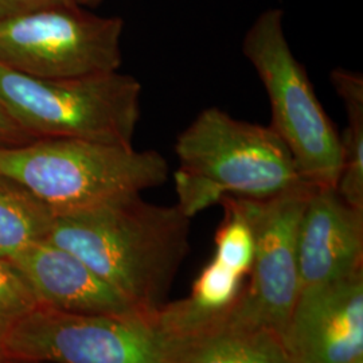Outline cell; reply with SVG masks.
Listing matches in <instances>:
<instances>
[{
  "label": "cell",
  "instance_id": "6da1fadb",
  "mask_svg": "<svg viewBox=\"0 0 363 363\" xmlns=\"http://www.w3.org/2000/svg\"><path fill=\"white\" fill-rule=\"evenodd\" d=\"M190 218L128 194L54 214L46 241L81 259L142 311L155 315L189 253Z\"/></svg>",
  "mask_w": 363,
  "mask_h": 363
},
{
  "label": "cell",
  "instance_id": "7a4b0ae2",
  "mask_svg": "<svg viewBox=\"0 0 363 363\" xmlns=\"http://www.w3.org/2000/svg\"><path fill=\"white\" fill-rule=\"evenodd\" d=\"M174 151L178 206L189 218L228 195L264 199L307 184L269 125L237 120L218 108L195 117Z\"/></svg>",
  "mask_w": 363,
  "mask_h": 363
},
{
  "label": "cell",
  "instance_id": "3957f363",
  "mask_svg": "<svg viewBox=\"0 0 363 363\" xmlns=\"http://www.w3.org/2000/svg\"><path fill=\"white\" fill-rule=\"evenodd\" d=\"M157 151L81 139H38L0 147V174L25 186L54 214L140 194L169 179Z\"/></svg>",
  "mask_w": 363,
  "mask_h": 363
},
{
  "label": "cell",
  "instance_id": "277c9868",
  "mask_svg": "<svg viewBox=\"0 0 363 363\" xmlns=\"http://www.w3.org/2000/svg\"><path fill=\"white\" fill-rule=\"evenodd\" d=\"M142 85L117 72L38 78L0 65V103L35 139H81L130 147Z\"/></svg>",
  "mask_w": 363,
  "mask_h": 363
},
{
  "label": "cell",
  "instance_id": "5b68a950",
  "mask_svg": "<svg viewBox=\"0 0 363 363\" xmlns=\"http://www.w3.org/2000/svg\"><path fill=\"white\" fill-rule=\"evenodd\" d=\"M242 52L257 72L271 105V128L286 144L298 175L312 187H337L342 144L306 67L291 50L279 7L259 13L249 27Z\"/></svg>",
  "mask_w": 363,
  "mask_h": 363
},
{
  "label": "cell",
  "instance_id": "8992f818",
  "mask_svg": "<svg viewBox=\"0 0 363 363\" xmlns=\"http://www.w3.org/2000/svg\"><path fill=\"white\" fill-rule=\"evenodd\" d=\"M183 339L155 315H85L38 306L0 342L3 358L35 363H182Z\"/></svg>",
  "mask_w": 363,
  "mask_h": 363
},
{
  "label": "cell",
  "instance_id": "52a82bcc",
  "mask_svg": "<svg viewBox=\"0 0 363 363\" xmlns=\"http://www.w3.org/2000/svg\"><path fill=\"white\" fill-rule=\"evenodd\" d=\"M120 16L62 4L0 22V65L38 78L117 72L123 62Z\"/></svg>",
  "mask_w": 363,
  "mask_h": 363
},
{
  "label": "cell",
  "instance_id": "ba28073f",
  "mask_svg": "<svg viewBox=\"0 0 363 363\" xmlns=\"http://www.w3.org/2000/svg\"><path fill=\"white\" fill-rule=\"evenodd\" d=\"M313 189L301 184L264 199L235 196L253 232L255 255L230 322L283 335L298 296V228Z\"/></svg>",
  "mask_w": 363,
  "mask_h": 363
},
{
  "label": "cell",
  "instance_id": "9c48e42d",
  "mask_svg": "<svg viewBox=\"0 0 363 363\" xmlns=\"http://www.w3.org/2000/svg\"><path fill=\"white\" fill-rule=\"evenodd\" d=\"M281 342L292 363L363 361V271L300 291Z\"/></svg>",
  "mask_w": 363,
  "mask_h": 363
},
{
  "label": "cell",
  "instance_id": "30bf717a",
  "mask_svg": "<svg viewBox=\"0 0 363 363\" xmlns=\"http://www.w3.org/2000/svg\"><path fill=\"white\" fill-rule=\"evenodd\" d=\"M362 264L363 210L337 187H315L298 228V292L361 272Z\"/></svg>",
  "mask_w": 363,
  "mask_h": 363
},
{
  "label": "cell",
  "instance_id": "8fae6325",
  "mask_svg": "<svg viewBox=\"0 0 363 363\" xmlns=\"http://www.w3.org/2000/svg\"><path fill=\"white\" fill-rule=\"evenodd\" d=\"M7 261L26 280L40 306L85 315H150L81 259L49 241L26 247Z\"/></svg>",
  "mask_w": 363,
  "mask_h": 363
},
{
  "label": "cell",
  "instance_id": "7c38bea8",
  "mask_svg": "<svg viewBox=\"0 0 363 363\" xmlns=\"http://www.w3.org/2000/svg\"><path fill=\"white\" fill-rule=\"evenodd\" d=\"M182 363L292 362L276 333L226 318L195 337L183 339Z\"/></svg>",
  "mask_w": 363,
  "mask_h": 363
},
{
  "label": "cell",
  "instance_id": "4fadbf2b",
  "mask_svg": "<svg viewBox=\"0 0 363 363\" xmlns=\"http://www.w3.org/2000/svg\"><path fill=\"white\" fill-rule=\"evenodd\" d=\"M54 211L25 186L0 174V259H9L52 229Z\"/></svg>",
  "mask_w": 363,
  "mask_h": 363
},
{
  "label": "cell",
  "instance_id": "5bb4252c",
  "mask_svg": "<svg viewBox=\"0 0 363 363\" xmlns=\"http://www.w3.org/2000/svg\"><path fill=\"white\" fill-rule=\"evenodd\" d=\"M331 84L342 99L349 127L340 136L342 172L339 195L352 208L363 210V77L345 69L331 73Z\"/></svg>",
  "mask_w": 363,
  "mask_h": 363
},
{
  "label": "cell",
  "instance_id": "9a60e30c",
  "mask_svg": "<svg viewBox=\"0 0 363 363\" xmlns=\"http://www.w3.org/2000/svg\"><path fill=\"white\" fill-rule=\"evenodd\" d=\"M220 203L225 208V220L216 234V256L234 272L249 276L255 255L252 228L240 208L237 198L228 195Z\"/></svg>",
  "mask_w": 363,
  "mask_h": 363
},
{
  "label": "cell",
  "instance_id": "2e32d148",
  "mask_svg": "<svg viewBox=\"0 0 363 363\" xmlns=\"http://www.w3.org/2000/svg\"><path fill=\"white\" fill-rule=\"evenodd\" d=\"M39 304L38 298L7 259H0V342Z\"/></svg>",
  "mask_w": 363,
  "mask_h": 363
},
{
  "label": "cell",
  "instance_id": "e0dca14e",
  "mask_svg": "<svg viewBox=\"0 0 363 363\" xmlns=\"http://www.w3.org/2000/svg\"><path fill=\"white\" fill-rule=\"evenodd\" d=\"M77 4L74 0H0V22L54 6Z\"/></svg>",
  "mask_w": 363,
  "mask_h": 363
},
{
  "label": "cell",
  "instance_id": "ac0fdd59",
  "mask_svg": "<svg viewBox=\"0 0 363 363\" xmlns=\"http://www.w3.org/2000/svg\"><path fill=\"white\" fill-rule=\"evenodd\" d=\"M34 140L38 139L23 130L0 103V147L23 145Z\"/></svg>",
  "mask_w": 363,
  "mask_h": 363
},
{
  "label": "cell",
  "instance_id": "d6986e66",
  "mask_svg": "<svg viewBox=\"0 0 363 363\" xmlns=\"http://www.w3.org/2000/svg\"><path fill=\"white\" fill-rule=\"evenodd\" d=\"M76 3H77L78 6H81V7H84V6H97V4H100L103 0H74Z\"/></svg>",
  "mask_w": 363,
  "mask_h": 363
},
{
  "label": "cell",
  "instance_id": "ffe728a7",
  "mask_svg": "<svg viewBox=\"0 0 363 363\" xmlns=\"http://www.w3.org/2000/svg\"><path fill=\"white\" fill-rule=\"evenodd\" d=\"M1 359H3V355H1V354H0V363H1Z\"/></svg>",
  "mask_w": 363,
  "mask_h": 363
},
{
  "label": "cell",
  "instance_id": "44dd1931",
  "mask_svg": "<svg viewBox=\"0 0 363 363\" xmlns=\"http://www.w3.org/2000/svg\"><path fill=\"white\" fill-rule=\"evenodd\" d=\"M357 363H363V361H359V362H357Z\"/></svg>",
  "mask_w": 363,
  "mask_h": 363
}]
</instances>
